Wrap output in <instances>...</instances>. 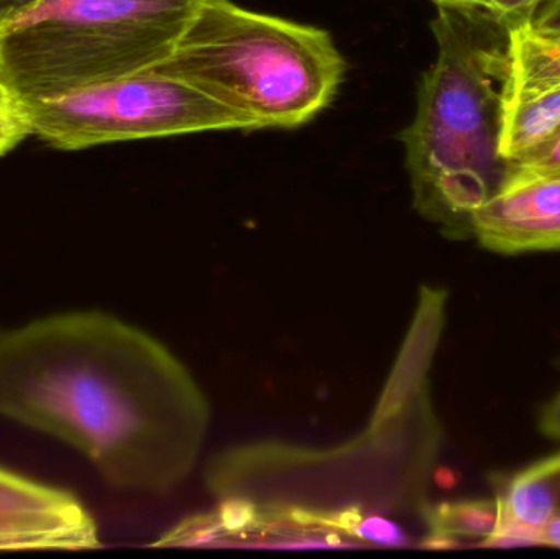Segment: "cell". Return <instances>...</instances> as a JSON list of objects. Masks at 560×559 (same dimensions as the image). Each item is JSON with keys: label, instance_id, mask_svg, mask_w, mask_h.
<instances>
[{"label": "cell", "instance_id": "obj_7", "mask_svg": "<svg viewBox=\"0 0 560 559\" xmlns=\"http://www.w3.org/2000/svg\"><path fill=\"white\" fill-rule=\"evenodd\" d=\"M101 545L81 499L0 468V551H82Z\"/></svg>", "mask_w": 560, "mask_h": 559}, {"label": "cell", "instance_id": "obj_18", "mask_svg": "<svg viewBox=\"0 0 560 559\" xmlns=\"http://www.w3.org/2000/svg\"><path fill=\"white\" fill-rule=\"evenodd\" d=\"M38 2L39 0H0V28Z\"/></svg>", "mask_w": 560, "mask_h": 559}, {"label": "cell", "instance_id": "obj_14", "mask_svg": "<svg viewBox=\"0 0 560 559\" xmlns=\"http://www.w3.org/2000/svg\"><path fill=\"white\" fill-rule=\"evenodd\" d=\"M215 515L225 534L252 531L261 521L256 512V505L243 498H226Z\"/></svg>", "mask_w": 560, "mask_h": 559}, {"label": "cell", "instance_id": "obj_9", "mask_svg": "<svg viewBox=\"0 0 560 559\" xmlns=\"http://www.w3.org/2000/svg\"><path fill=\"white\" fill-rule=\"evenodd\" d=\"M428 537L424 548L456 547L460 540H476L489 547L502 527V508L499 499L441 502L424 508Z\"/></svg>", "mask_w": 560, "mask_h": 559}, {"label": "cell", "instance_id": "obj_19", "mask_svg": "<svg viewBox=\"0 0 560 559\" xmlns=\"http://www.w3.org/2000/svg\"><path fill=\"white\" fill-rule=\"evenodd\" d=\"M541 545L560 548V512L542 527Z\"/></svg>", "mask_w": 560, "mask_h": 559}, {"label": "cell", "instance_id": "obj_10", "mask_svg": "<svg viewBox=\"0 0 560 559\" xmlns=\"http://www.w3.org/2000/svg\"><path fill=\"white\" fill-rule=\"evenodd\" d=\"M433 2L436 7L486 13L502 25L513 28L529 22L542 0H433Z\"/></svg>", "mask_w": 560, "mask_h": 559}, {"label": "cell", "instance_id": "obj_1", "mask_svg": "<svg viewBox=\"0 0 560 559\" xmlns=\"http://www.w3.org/2000/svg\"><path fill=\"white\" fill-rule=\"evenodd\" d=\"M0 417L46 433L125 491H166L196 466L209 400L156 338L104 312L0 330Z\"/></svg>", "mask_w": 560, "mask_h": 559}, {"label": "cell", "instance_id": "obj_13", "mask_svg": "<svg viewBox=\"0 0 560 559\" xmlns=\"http://www.w3.org/2000/svg\"><path fill=\"white\" fill-rule=\"evenodd\" d=\"M223 535L226 534L217 515H202V517L184 522L176 531L161 538L156 545H163V547L176 545V547L189 548L210 547V545H219Z\"/></svg>", "mask_w": 560, "mask_h": 559}, {"label": "cell", "instance_id": "obj_5", "mask_svg": "<svg viewBox=\"0 0 560 559\" xmlns=\"http://www.w3.org/2000/svg\"><path fill=\"white\" fill-rule=\"evenodd\" d=\"M23 104L32 135L61 151L203 131L253 130L242 115L158 69Z\"/></svg>", "mask_w": 560, "mask_h": 559}, {"label": "cell", "instance_id": "obj_2", "mask_svg": "<svg viewBox=\"0 0 560 559\" xmlns=\"http://www.w3.org/2000/svg\"><path fill=\"white\" fill-rule=\"evenodd\" d=\"M436 59L401 131L415 209L451 240L472 238L477 210L509 179L500 153L509 26L486 13L438 7Z\"/></svg>", "mask_w": 560, "mask_h": 559}, {"label": "cell", "instance_id": "obj_16", "mask_svg": "<svg viewBox=\"0 0 560 559\" xmlns=\"http://www.w3.org/2000/svg\"><path fill=\"white\" fill-rule=\"evenodd\" d=\"M529 25L539 35L560 43V0H542L533 13Z\"/></svg>", "mask_w": 560, "mask_h": 559}, {"label": "cell", "instance_id": "obj_12", "mask_svg": "<svg viewBox=\"0 0 560 559\" xmlns=\"http://www.w3.org/2000/svg\"><path fill=\"white\" fill-rule=\"evenodd\" d=\"M348 535L358 538L362 544L382 548H405L410 545L407 532L384 515H354L348 528Z\"/></svg>", "mask_w": 560, "mask_h": 559}, {"label": "cell", "instance_id": "obj_20", "mask_svg": "<svg viewBox=\"0 0 560 559\" xmlns=\"http://www.w3.org/2000/svg\"><path fill=\"white\" fill-rule=\"evenodd\" d=\"M559 512H560V501H559ZM559 512H558V514H559Z\"/></svg>", "mask_w": 560, "mask_h": 559}, {"label": "cell", "instance_id": "obj_15", "mask_svg": "<svg viewBox=\"0 0 560 559\" xmlns=\"http://www.w3.org/2000/svg\"><path fill=\"white\" fill-rule=\"evenodd\" d=\"M518 170L535 173H558L560 171V131L551 140L513 163Z\"/></svg>", "mask_w": 560, "mask_h": 559}, {"label": "cell", "instance_id": "obj_6", "mask_svg": "<svg viewBox=\"0 0 560 559\" xmlns=\"http://www.w3.org/2000/svg\"><path fill=\"white\" fill-rule=\"evenodd\" d=\"M560 131V43L529 22L509 32L500 153L516 163Z\"/></svg>", "mask_w": 560, "mask_h": 559}, {"label": "cell", "instance_id": "obj_17", "mask_svg": "<svg viewBox=\"0 0 560 559\" xmlns=\"http://www.w3.org/2000/svg\"><path fill=\"white\" fill-rule=\"evenodd\" d=\"M539 429L548 439L560 442V389L542 409L541 417H539Z\"/></svg>", "mask_w": 560, "mask_h": 559}, {"label": "cell", "instance_id": "obj_3", "mask_svg": "<svg viewBox=\"0 0 560 559\" xmlns=\"http://www.w3.org/2000/svg\"><path fill=\"white\" fill-rule=\"evenodd\" d=\"M158 71L180 79L262 128H296L322 114L345 79L331 35L236 5L206 0Z\"/></svg>", "mask_w": 560, "mask_h": 559}, {"label": "cell", "instance_id": "obj_11", "mask_svg": "<svg viewBox=\"0 0 560 559\" xmlns=\"http://www.w3.org/2000/svg\"><path fill=\"white\" fill-rule=\"evenodd\" d=\"M32 135L25 104L0 79V158Z\"/></svg>", "mask_w": 560, "mask_h": 559}, {"label": "cell", "instance_id": "obj_8", "mask_svg": "<svg viewBox=\"0 0 560 559\" xmlns=\"http://www.w3.org/2000/svg\"><path fill=\"white\" fill-rule=\"evenodd\" d=\"M472 238L499 255L560 252V171L513 166L502 189L474 216Z\"/></svg>", "mask_w": 560, "mask_h": 559}, {"label": "cell", "instance_id": "obj_4", "mask_svg": "<svg viewBox=\"0 0 560 559\" xmlns=\"http://www.w3.org/2000/svg\"><path fill=\"white\" fill-rule=\"evenodd\" d=\"M206 0H39L0 28V79L22 101L156 68Z\"/></svg>", "mask_w": 560, "mask_h": 559}]
</instances>
